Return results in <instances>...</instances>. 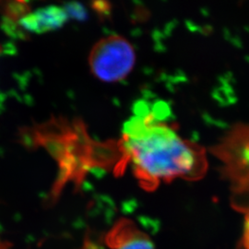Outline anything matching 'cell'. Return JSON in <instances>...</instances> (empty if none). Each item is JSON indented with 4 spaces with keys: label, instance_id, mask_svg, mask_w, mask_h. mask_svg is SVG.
Segmentation results:
<instances>
[{
    "label": "cell",
    "instance_id": "obj_1",
    "mask_svg": "<svg viewBox=\"0 0 249 249\" xmlns=\"http://www.w3.org/2000/svg\"><path fill=\"white\" fill-rule=\"evenodd\" d=\"M120 161L132 168L141 186L152 190L177 179H201L208 169L204 149L183 139L164 118V111L142 105L124 125L116 144Z\"/></svg>",
    "mask_w": 249,
    "mask_h": 249
},
{
    "label": "cell",
    "instance_id": "obj_2",
    "mask_svg": "<svg viewBox=\"0 0 249 249\" xmlns=\"http://www.w3.org/2000/svg\"><path fill=\"white\" fill-rule=\"evenodd\" d=\"M133 46L119 36H111L100 40L90 51L89 57L91 73L99 80L117 82L124 80L135 64Z\"/></svg>",
    "mask_w": 249,
    "mask_h": 249
},
{
    "label": "cell",
    "instance_id": "obj_3",
    "mask_svg": "<svg viewBox=\"0 0 249 249\" xmlns=\"http://www.w3.org/2000/svg\"><path fill=\"white\" fill-rule=\"evenodd\" d=\"M106 243L110 249H154L151 238L125 219L117 222L107 232Z\"/></svg>",
    "mask_w": 249,
    "mask_h": 249
},
{
    "label": "cell",
    "instance_id": "obj_4",
    "mask_svg": "<svg viewBox=\"0 0 249 249\" xmlns=\"http://www.w3.org/2000/svg\"><path fill=\"white\" fill-rule=\"evenodd\" d=\"M68 18L65 9L57 6H48L24 16L19 20V25L26 32L45 34L61 28Z\"/></svg>",
    "mask_w": 249,
    "mask_h": 249
},
{
    "label": "cell",
    "instance_id": "obj_5",
    "mask_svg": "<svg viewBox=\"0 0 249 249\" xmlns=\"http://www.w3.org/2000/svg\"><path fill=\"white\" fill-rule=\"evenodd\" d=\"M68 16H72V17H77V18H83L85 16L84 10L80 7V5L78 4H71L68 6V9H65Z\"/></svg>",
    "mask_w": 249,
    "mask_h": 249
}]
</instances>
